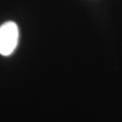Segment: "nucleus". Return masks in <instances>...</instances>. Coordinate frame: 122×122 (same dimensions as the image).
I'll list each match as a JSON object with an SVG mask.
<instances>
[{
    "label": "nucleus",
    "instance_id": "nucleus-1",
    "mask_svg": "<svg viewBox=\"0 0 122 122\" xmlns=\"http://www.w3.org/2000/svg\"><path fill=\"white\" fill-rule=\"evenodd\" d=\"M19 30L15 22H5L0 26V54L8 56L16 48Z\"/></svg>",
    "mask_w": 122,
    "mask_h": 122
}]
</instances>
